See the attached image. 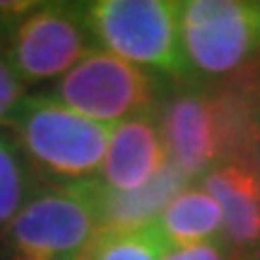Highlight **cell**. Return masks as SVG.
<instances>
[{
    "mask_svg": "<svg viewBox=\"0 0 260 260\" xmlns=\"http://www.w3.org/2000/svg\"><path fill=\"white\" fill-rule=\"evenodd\" d=\"M159 125L167 159L190 181L222 164L217 111L207 84H176L159 104Z\"/></svg>",
    "mask_w": 260,
    "mask_h": 260,
    "instance_id": "7",
    "label": "cell"
},
{
    "mask_svg": "<svg viewBox=\"0 0 260 260\" xmlns=\"http://www.w3.org/2000/svg\"><path fill=\"white\" fill-rule=\"evenodd\" d=\"M164 260H232V253L222 241H210L186 248H171Z\"/></svg>",
    "mask_w": 260,
    "mask_h": 260,
    "instance_id": "15",
    "label": "cell"
},
{
    "mask_svg": "<svg viewBox=\"0 0 260 260\" xmlns=\"http://www.w3.org/2000/svg\"><path fill=\"white\" fill-rule=\"evenodd\" d=\"M167 147L159 125V106L111 128L102 181L113 190L130 193L147 186L167 167Z\"/></svg>",
    "mask_w": 260,
    "mask_h": 260,
    "instance_id": "9",
    "label": "cell"
},
{
    "mask_svg": "<svg viewBox=\"0 0 260 260\" xmlns=\"http://www.w3.org/2000/svg\"><path fill=\"white\" fill-rule=\"evenodd\" d=\"M253 169L258 171V178H260V154H258V159H255V164H253Z\"/></svg>",
    "mask_w": 260,
    "mask_h": 260,
    "instance_id": "17",
    "label": "cell"
},
{
    "mask_svg": "<svg viewBox=\"0 0 260 260\" xmlns=\"http://www.w3.org/2000/svg\"><path fill=\"white\" fill-rule=\"evenodd\" d=\"M181 44L190 82L219 84L232 80L260 56V3H181Z\"/></svg>",
    "mask_w": 260,
    "mask_h": 260,
    "instance_id": "4",
    "label": "cell"
},
{
    "mask_svg": "<svg viewBox=\"0 0 260 260\" xmlns=\"http://www.w3.org/2000/svg\"><path fill=\"white\" fill-rule=\"evenodd\" d=\"M24 92H27V84L19 80V75L8 63V58L0 53V125L8 128L12 123L22 102L27 99Z\"/></svg>",
    "mask_w": 260,
    "mask_h": 260,
    "instance_id": "14",
    "label": "cell"
},
{
    "mask_svg": "<svg viewBox=\"0 0 260 260\" xmlns=\"http://www.w3.org/2000/svg\"><path fill=\"white\" fill-rule=\"evenodd\" d=\"M8 128L48 183H80L102 174L111 128L75 113L51 92L27 96Z\"/></svg>",
    "mask_w": 260,
    "mask_h": 260,
    "instance_id": "1",
    "label": "cell"
},
{
    "mask_svg": "<svg viewBox=\"0 0 260 260\" xmlns=\"http://www.w3.org/2000/svg\"><path fill=\"white\" fill-rule=\"evenodd\" d=\"M190 188V178L176 169L171 161L149 181L147 186L121 193L113 190L102 181V176L94 178V200L102 229H138L147 226L159 219V214L167 210V205Z\"/></svg>",
    "mask_w": 260,
    "mask_h": 260,
    "instance_id": "10",
    "label": "cell"
},
{
    "mask_svg": "<svg viewBox=\"0 0 260 260\" xmlns=\"http://www.w3.org/2000/svg\"><path fill=\"white\" fill-rule=\"evenodd\" d=\"M0 260H3V255H0Z\"/></svg>",
    "mask_w": 260,
    "mask_h": 260,
    "instance_id": "18",
    "label": "cell"
},
{
    "mask_svg": "<svg viewBox=\"0 0 260 260\" xmlns=\"http://www.w3.org/2000/svg\"><path fill=\"white\" fill-rule=\"evenodd\" d=\"M171 251L159 224L138 229H102L82 260H164Z\"/></svg>",
    "mask_w": 260,
    "mask_h": 260,
    "instance_id": "13",
    "label": "cell"
},
{
    "mask_svg": "<svg viewBox=\"0 0 260 260\" xmlns=\"http://www.w3.org/2000/svg\"><path fill=\"white\" fill-rule=\"evenodd\" d=\"M164 80L123 58L94 51L53 84V96L75 113L111 125L157 109Z\"/></svg>",
    "mask_w": 260,
    "mask_h": 260,
    "instance_id": "5",
    "label": "cell"
},
{
    "mask_svg": "<svg viewBox=\"0 0 260 260\" xmlns=\"http://www.w3.org/2000/svg\"><path fill=\"white\" fill-rule=\"evenodd\" d=\"M94 51L84 3H39L0 41V53L24 84L60 80Z\"/></svg>",
    "mask_w": 260,
    "mask_h": 260,
    "instance_id": "6",
    "label": "cell"
},
{
    "mask_svg": "<svg viewBox=\"0 0 260 260\" xmlns=\"http://www.w3.org/2000/svg\"><path fill=\"white\" fill-rule=\"evenodd\" d=\"M246 75H248V80H251V84L258 89V94H260V56L253 60L248 68H246Z\"/></svg>",
    "mask_w": 260,
    "mask_h": 260,
    "instance_id": "16",
    "label": "cell"
},
{
    "mask_svg": "<svg viewBox=\"0 0 260 260\" xmlns=\"http://www.w3.org/2000/svg\"><path fill=\"white\" fill-rule=\"evenodd\" d=\"M157 224L169 248H186V246L210 241L224 243L222 210L214 203L212 195L198 186L178 193L167 205V210L159 214Z\"/></svg>",
    "mask_w": 260,
    "mask_h": 260,
    "instance_id": "11",
    "label": "cell"
},
{
    "mask_svg": "<svg viewBox=\"0 0 260 260\" xmlns=\"http://www.w3.org/2000/svg\"><path fill=\"white\" fill-rule=\"evenodd\" d=\"M96 46L176 84L190 82L181 44V3L94 0L84 3Z\"/></svg>",
    "mask_w": 260,
    "mask_h": 260,
    "instance_id": "2",
    "label": "cell"
},
{
    "mask_svg": "<svg viewBox=\"0 0 260 260\" xmlns=\"http://www.w3.org/2000/svg\"><path fill=\"white\" fill-rule=\"evenodd\" d=\"M102 232L94 178L51 183L24 205L0 236L3 260H82Z\"/></svg>",
    "mask_w": 260,
    "mask_h": 260,
    "instance_id": "3",
    "label": "cell"
},
{
    "mask_svg": "<svg viewBox=\"0 0 260 260\" xmlns=\"http://www.w3.org/2000/svg\"><path fill=\"white\" fill-rule=\"evenodd\" d=\"M39 188L37 171L19 149L17 140L0 130V236L39 193Z\"/></svg>",
    "mask_w": 260,
    "mask_h": 260,
    "instance_id": "12",
    "label": "cell"
},
{
    "mask_svg": "<svg viewBox=\"0 0 260 260\" xmlns=\"http://www.w3.org/2000/svg\"><path fill=\"white\" fill-rule=\"evenodd\" d=\"M224 219V246L232 260H260V178L251 164L222 161L198 178Z\"/></svg>",
    "mask_w": 260,
    "mask_h": 260,
    "instance_id": "8",
    "label": "cell"
}]
</instances>
